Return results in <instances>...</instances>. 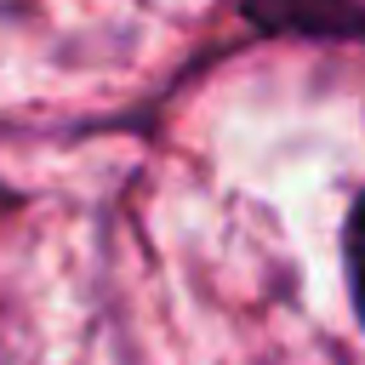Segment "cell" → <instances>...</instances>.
I'll return each instance as SVG.
<instances>
[{
    "mask_svg": "<svg viewBox=\"0 0 365 365\" xmlns=\"http://www.w3.org/2000/svg\"><path fill=\"white\" fill-rule=\"evenodd\" d=\"M342 262H348V297H354V314L365 325V188L348 211V228H342Z\"/></svg>",
    "mask_w": 365,
    "mask_h": 365,
    "instance_id": "6da1fadb",
    "label": "cell"
}]
</instances>
